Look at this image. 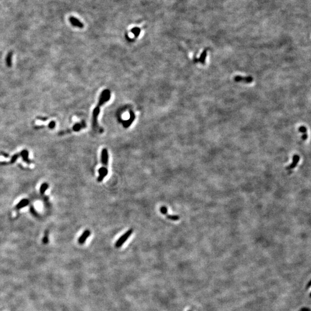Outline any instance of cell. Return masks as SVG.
<instances>
[{
	"instance_id": "obj_13",
	"label": "cell",
	"mask_w": 311,
	"mask_h": 311,
	"mask_svg": "<svg viewBox=\"0 0 311 311\" xmlns=\"http://www.w3.org/2000/svg\"><path fill=\"white\" fill-rule=\"evenodd\" d=\"M293 162L292 163V164H291L289 167H288V169H293V168H294L297 165L298 162L299 161V156L296 154V155H294V156H293Z\"/></svg>"
},
{
	"instance_id": "obj_5",
	"label": "cell",
	"mask_w": 311,
	"mask_h": 311,
	"mask_svg": "<svg viewBox=\"0 0 311 311\" xmlns=\"http://www.w3.org/2000/svg\"><path fill=\"white\" fill-rule=\"evenodd\" d=\"M108 160H109V156L108 153L107 149L104 148L102 151L101 153V161L104 166H107L108 164Z\"/></svg>"
},
{
	"instance_id": "obj_26",
	"label": "cell",
	"mask_w": 311,
	"mask_h": 311,
	"mask_svg": "<svg viewBox=\"0 0 311 311\" xmlns=\"http://www.w3.org/2000/svg\"><path fill=\"white\" fill-rule=\"evenodd\" d=\"M311 281H310V282H309V283H308V285H307V289H308V288H310V286H311Z\"/></svg>"
},
{
	"instance_id": "obj_25",
	"label": "cell",
	"mask_w": 311,
	"mask_h": 311,
	"mask_svg": "<svg viewBox=\"0 0 311 311\" xmlns=\"http://www.w3.org/2000/svg\"><path fill=\"white\" fill-rule=\"evenodd\" d=\"M308 138V135L307 134H304L302 136V139L303 140H306Z\"/></svg>"
},
{
	"instance_id": "obj_12",
	"label": "cell",
	"mask_w": 311,
	"mask_h": 311,
	"mask_svg": "<svg viewBox=\"0 0 311 311\" xmlns=\"http://www.w3.org/2000/svg\"><path fill=\"white\" fill-rule=\"evenodd\" d=\"M12 56L13 51H10L6 56V64L8 68H11L12 65Z\"/></svg>"
},
{
	"instance_id": "obj_27",
	"label": "cell",
	"mask_w": 311,
	"mask_h": 311,
	"mask_svg": "<svg viewBox=\"0 0 311 311\" xmlns=\"http://www.w3.org/2000/svg\"><path fill=\"white\" fill-rule=\"evenodd\" d=\"M301 311H310V310H308V309H306V308H304V309H302L301 310Z\"/></svg>"
},
{
	"instance_id": "obj_16",
	"label": "cell",
	"mask_w": 311,
	"mask_h": 311,
	"mask_svg": "<svg viewBox=\"0 0 311 311\" xmlns=\"http://www.w3.org/2000/svg\"><path fill=\"white\" fill-rule=\"evenodd\" d=\"M131 32L134 34L135 38H137L141 32V29L138 27H134L131 30Z\"/></svg>"
},
{
	"instance_id": "obj_1",
	"label": "cell",
	"mask_w": 311,
	"mask_h": 311,
	"mask_svg": "<svg viewBox=\"0 0 311 311\" xmlns=\"http://www.w3.org/2000/svg\"><path fill=\"white\" fill-rule=\"evenodd\" d=\"M110 98H111V92L109 89H104V91H103V92L101 93L99 96L98 103L97 104L96 107L94 108L93 111V114H92V127L94 130H97V131H99V132L103 130L102 128L100 127L98 124L97 118H98V116L100 114V107L102 106L104 104L109 101Z\"/></svg>"
},
{
	"instance_id": "obj_17",
	"label": "cell",
	"mask_w": 311,
	"mask_h": 311,
	"mask_svg": "<svg viewBox=\"0 0 311 311\" xmlns=\"http://www.w3.org/2000/svg\"><path fill=\"white\" fill-rule=\"evenodd\" d=\"M166 216H167V219H171V220H172V221H178V220H179L180 219L179 216H176V215L166 214Z\"/></svg>"
},
{
	"instance_id": "obj_19",
	"label": "cell",
	"mask_w": 311,
	"mask_h": 311,
	"mask_svg": "<svg viewBox=\"0 0 311 311\" xmlns=\"http://www.w3.org/2000/svg\"><path fill=\"white\" fill-rule=\"evenodd\" d=\"M48 242V232H46L45 235L44 236V237L43 239V244H47Z\"/></svg>"
},
{
	"instance_id": "obj_9",
	"label": "cell",
	"mask_w": 311,
	"mask_h": 311,
	"mask_svg": "<svg viewBox=\"0 0 311 311\" xmlns=\"http://www.w3.org/2000/svg\"><path fill=\"white\" fill-rule=\"evenodd\" d=\"M135 117L136 116H135L134 113L132 112V111H130L129 119L125 121H123V125L124 127L127 128V127L130 126L132 124V123L134 121V120L135 119Z\"/></svg>"
},
{
	"instance_id": "obj_21",
	"label": "cell",
	"mask_w": 311,
	"mask_h": 311,
	"mask_svg": "<svg viewBox=\"0 0 311 311\" xmlns=\"http://www.w3.org/2000/svg\"><path fill=\"white\" fill-rule=\"evenodd\" d=\"M160 212L162 214H167V208L165 206H162L160 208Z\"/></svg>"
},
{
	"instance_id": "obj_7",
	"label": "cell",
	"mask_w": 311,
	"mask_h": 311,
	"mask_svg": "<svg viewBox=\"0 0 311 311\" xmlns=\"http://www.w3.org/2000/svg\"><path fill=\"white\" fill-rule=\"evenodd\" d=\"M91 235V231H89V230H85L83 233L81 235L80 237H79V243L80 244H83L85 243V242H86V240H87V239L88 238V237Z\"/></svg>"
},
{
	"instance_id": "obj_11",
	"label": "cell",
	"mask_w": 311,
	"mask_h": 311,
	"mask_svg": "<svg viewBox=\"0 0 311 311\" xmlns=\"http://www.w3.org/2000/svg\"><path fill=\"white\" fill-rule=\"evenodd\" d=\"M28 204H29V201L27 199H23L19 202V203L16 205V207L17 209H20L23 207L27 206Z\"/></svg>"
},
{
	"instance_id": "obj_4",
	"label": "cell",
	"mask_w": 311,
	"mask_h": 311,
	"mask_svg": "<svg viewBox=\"0 0 311 311\" xmlns=\"http://www.w3.org/2000/svg\"><path fill=\"white\" fill-rule=\"evenodd\" d=\"M98 172H99V176L97 178V181L99 182H101L108 175V171L105 167H102L101 168H99Z\"/></svg>"
},
{
	"instance_id": "obj_10",
	"label": "cell",
	"mask_w": 311,
	"mask_h": 311,
	"mask_svg": "<svg viewBox=\"0 0 311 311\" xmlns=\"http://www.w3.org/2000/svg\"><path fill=\"white\" fill-rule=\"evenodd\" d=\"M20 155L22 157L23 160L25 161V162H27L28 164H30L31 163L30 160L28 159L29 153H28V150H27L26 149L23 150L21 152Z\"/></svg>"
},
{
	"instance_id": "obj_20",
	"label": "cell",
	"mask_w": 311,
	"mask_h": 311,
	"mask_svg": "<svg viewBox=\"0 0 311 311\" xmlns=\"http://www.w3.org/2000/svg\"><path fill=\"white\" fill-rule=\"evenodd\" d=\"M56 122L55 121H51L50 122V123L47 126L48 127V128H50V129H53L55 128L56 127Z\"/></svg>"
},
{
	"instance_id": "obj_14",
	"label": "cell",
	"mask_w": 311,
	"mask_h": 311,
	"mask_svg": "<svg viewBox=\"0 0 311 311\" xmlns=\"http://www.w3.org/2000/svg\"><path fill=\"white\" fill-rule=\"evenodd\" d=\"M207 57V50H205L201 54L200 57L199 58L198 60H197V61H198L201 63L202 64H205V60H206V58Z\"/></svg>"
},
{
	"instance_id": "obj_23",
	"label": "cell",
	"mask_w": 311,
	"mask_h": 311,
	"mask_svg": "<svg viewBox=\"0 0 311 311\" xmlns=\"http://www.w3.org/2000/svg\"><path fill=\"white\" fill-rule=\"evenodd\" d=\"M37 119H39V120H41V121H46V120H47V118H46V117H41V116L37 117Z\"/></svg>"
},
{
	"instance_id": "obj_6",
	"label": "cell",
	"mask_w": 311,
	"mask_h": 311,
	"mask_svg": "<svg viewBox=\"0 0 311 311\" xmlns=\"http://www.w3.org/2000/svg\"><path fill=\"white\" fill-rule=\"evenodd\" d=\"M69 20L70 23H71V24L73 25L74 27H76L80 28H82L84 27L83 23L81 22L78 19L73 16H70L69 17Z\"/></svg>"
},
{
	"instance_id": "obj_8",
	"label": "cell",
	"mask_w": 311,
	"mask_h": 311,
	"mask_svg": "<svg viewBox=\"0 0 311 311\" xmlns=\"http://www.w3.org/2000/svg\"><path fill=\"white\" fill-rule=\"evenodd\" d=\"M234 80L236 82H244L245 83H251L253 81V78L252 77H242L240 76H236Z\"/></svg>"
},
{
	"instance_id": "obj_15",
	"label": "cell",
	"mask_w": 311,
	"mask_h": 311,
	"mask_svg": "<svg viewBox=\"0 0 311 311\" xmlns=\"http://www.w3.org/2000/svg\"><path fill=\"white\" fill-rule=\"evenodd\" d=\"M48 185L47 183H43V184L41 185L40 187V193L43 195L45 193V191L47 190V189L48 188Z\"/></svg>"
},
{
	"instance_id": "obj_22",
	"label": "cell",
	"mask_w": 311,
	"mask_h": 311,
	"mask_svg": "<svg viewBox=\"0 0 311 311\" xmlns=\"http://www.w3.org/2000/svg\"><path fill=\"white\" fill-rule=\"evenodd\" d=\"M299 132L301 133H305L307 131V128L304 126H301L299 128Z\"/></svg>"
},
{
	"instance_id": "obj_2",
	"label": "cell",
	"mask_w": 311,
	"mask_h": 311,
	"mask_svg": "<svg viewBox=\"0 0 311 311\" xmlns=\"http://www.w3.org/2000/svg\"><path fill=\"white\" fill-rule=\"evenodd\" d=\"M86 127V123L84 121H82L80 123H76L73 127L71 129H68L66 130H64V131H60L59 133H58V135L59 136H61V135H63V134H68L69 133H71L72 131H76V132H78L79 131H80L81 129L84 128H85Z\"/></svg>"
},
{
	"instance_id": "obj_3",
	"label": "cell",
	"mask_w": 311,
	"mask_h": 311,
	"mask_svg": "<svg viewBox=\"0 0 311 311\" xmlns=\"http://www.w3.org/2000/svg\"><path fill=\"white\" fill-rule=\"evenodd\" d=\"M133 232V230L132 229H129L127 230L126 232H125L122 236H121L119 237V239L116 242L115 247L117 248L121 247L124 244V243L126 242L127 240L129 238V237L132 235Z\"/></svg>"
},
{
	"instance_id": "obj_18",
	"label": "cell",
	"mask_w": 311,
	"mask_h": 311,
	"mask_svg": "<svg viewBox=\"0 0 311 311\" xmlns=\"http://www.w3.org/2000/svg\"><path fill=\"white\" fill-rule=\"evenodd\" d=\"M19 154H16L14 155H13L12 157L11 160L10 161V163L11 164H13L14 163L15 161H16L17 160V159L19 158Z\"/></svg>"
},
{
	"instance_id": "obj_24",
	"label": "cell",
	"mask_w": 311,
	"mask_h": 311,
	"mask_svg": "<svg viewBox=\"0 0 311 311\" xmlns=\"http://www.w3.org/2000/svg\"><path fill=\"white\" fill-rule=\"evenodd\" d=\"M46 126L45 125H41V126H34L35 129H40V128H43L44 127H45Z\"/></svg>"
}]
</instances>
